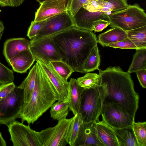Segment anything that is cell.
<instances>
[{
  "label": "cell",
  "instance_id": "obj_1",
  "mask_svg": "<svg viewBox=\"0 0 146 146\" xmlns=\"http://www.w3.org/2000/svg\"><path fill=\"white\" fill-rule=\"evenodd\" d=\"M61 60L74 72L84 73L83 66L97 38L92 31L74 26L52 35Z\"/></svg>",
  "mask_w": 146,
  "mask_h": 146
},
{
  "label": "cell",
  "instance_id": "obj_2",
  "mask_svg": "<svg viewBox=\"0 0 146 146\" xmlns=\"http://www.w3.org/2000/svg\"><path fill=\"white\" fill-rule=\"evenodd\" d=\"M98 70L102 84L106 90L105 101L117 104L135 117L139 96L135 90L130 74L119 66H110L104 70Z\"/></svg>",
  "mask_w": 146,
  "mask_h": 146
},
{
  "label": "cell",
  "instance_id": "obj_3",
  "mask_svg": "<svg viewBox=\"0 0 146 146\" xmlns=\"http://www.w3.org/2000/svg\"><path fill=\"white\" fill-rule=\"evenodd\" d=\"M36 72L34 90L29 101L24 103L19 116L22 122L33 124L58 100L54 86L38 62L36 63Z\"/></svg>",
  "mask_w": 146,
  "mask_h": 146
},
{
  "label": "cell",
  "instance_id": "obj_4",
  "mask_svg": "<svg viewBox=\"0 0 146 146\" xmlns=\"http://www.w3.org/2000/svg\"><path fill=\"white\" fill-rule=\"evenodd\" d=\"M106 95L105 88L102 84L94 88L84 89L79 113L83 121L96 122L99 120Z\"/></svg>",
  "mask_w": 146,
  "mask_h": 146
},
{
  "label": "cell",
  "instance_id": "obj_5",
  "mask_svg": "<svg viewBox=\"0 0 146 146\" xmlns=\"http://www.w3.org/2000/svg\"><path fill=\"white\" fill-rule=\"evenodd\" d=\"M108 17L111 27H117L125 31L146 25L144 10L137 4L111 13Z\"/></svg>",
  "mask_w": 146,
  "mask_h": 146
},
{
  "label": "cell",
  "instance_id": "obj_6",
  "mask_svg": "<svg viewBox=\"0 0 146 146\" xmlns=\"http://www.w3.org/2000/svg\"><path fill=\"white\" fill-rule=\"evenodd\" d=\"M24 103L23 90L16 86L0 100V124L7 125L19 117Z\"/></svg>",
  "mask_w": 146,
  "mask_h": 146
},
{
  "label": "cell",
  "instance_id": "obj_7",
  "mask_svg": "<svg viewBox=\"0 0 146 146\" xmlns=\"http://www.w3.org/2000/svg\"><path fill=\"white\" fill-rule=\"evenodd\" d=\"M101 115L102 119L110 126L117 129H131L135 117L115 103L104 101Z\"/></svg>",
  "mask_w": 146,
  "mask_h": 146
},
{
  "label": "cell",
  "instance_id": "obj_8",
  "mask_svg": "<svg viewBox=\"0 0 146 146\" xmlns=\"http://www.w3.org/2000/svg\"><path fill=\"white\" fill-rule=\"evenodd\" d=\"M74 117L62 119L57 124L38 131L42 146H65L66 137Z\"/></svg>",
  "mask_w": 146,
  "mask_h": 146
},
{
  "label": "cell",
  "instance_id": "obj_9",
  "mask_svg": "<svg viewBox=\"0 0 146 146\" xmlns=\"http://www.w3.org/2000/svg\"><path fill=\"white\" fill-rule=\"evenodd\" d=\"M30 42L29 49L35 61L48 64L52 61L61 60L52 35L33 38Z\"/></svg>",
  "mask_w": 146,
  "mask_h": 146
},
{
  "label": "cell",
  "instance_id": "obj_10",
  "mask_svg": "<svg viewBox=\"0 0 146 146\" xmlns=\"http://www.w3.org/2000/svg\"><path fill=\"white\" fill-rule=\"evenodd\" d=\"M14 146H42L38 131L15 120L7 125Z\"/></svg>",
  "mask_w": 146,
  "mask_h": 146
},
{
  "label": "cell",
  "instance_id": "obj_11",
  "mask_svg": "<svg viewBox=\"0 0 146 146\" xmlns=\"http://www.w3.org/2000/svg\"><path fill=\"white\" fill-rule=\"evenodd\" d=\"M73 26L72 16L68 11L64 12L47 19L37 35L33 38L52 35Z\"/></svg>",
  "mask_w": 146,
  "mask_h": 146
},
{
  "label": "cell",
  "instance_id": "obj_12",
  "mask_svg": "<svg viewBox=\"0 0 146 146\" xmlns=\"http://www.w3.org/2000/svg\"><path fill=\"white\" fill-rule=\"evenodd\" d=\"M35 13L34 21H38L60 13L68 11L70 4L68 0L45 1L40 4Z\"/></svg>",
  "mask_w": 146,
  "mask_h": 146
},
{
  "label": "cell",
  "instance_id": "obj_13",
  "mask_svg": "<svg viewBox=\"0 0 146 146\" xmlns=\"http://www.w3.org/2000/svg\"><path fill=\"white\" fill-rule=\"evenodd\" d=\"M36 61L52 84L58 96V101L68 102V82L65 81L56 71L50 63L46 64L39 60Z\"/></svg>",
  "mask_w": 146,
  "mask_h": 146
},
{
  "label": "cell",
  "instance_id": "obj_14",
  "mask_svg": "<svg viewBox=\"0 0 146 146\" xmlns=\"http://www.w3.org/2000/svg\"><path fill=\"white\" fill-rule=\"evenodd\" d=\"M108 15L106 12L91 11L83 6L72 17L74 26L92 31V25L95 21L100 19L109 20Z\"/></svg>",
  "mask_w": 146,
  "mask_h": 146
},
{
  "label": "cell",
  "instance_id": "obj_15",
  "mask_svg": "<svg viewBox=\"0 0 146 146\" xmlns=\"http://www.w3.org/2000/svg\"><path fill=\"white\" fill-rule=\"evenodd\" d=\"M95 122L83 121L74 146H102L97 136Z\"/></svg>",
  "mask_w": 146,
  "mask_h": 146
},
{
  "label": "cell",
  "instance_id": "obj_16",
  "mask_svg": "<svg viewBox=\"0 0 146 146\" xmlns=\"http://www.w3.org/2000/svg\"><path fill=\"white\" fill-rule=\"evenodd\" d=\"M128 6L127 0H96L83 7L91 11L106 12L108 15L112 11L124 9Z\"/></svg>",
  "mask_w": 146,
  "mask_h": 146
},
{
  "label": "cell",
  "instance_id": "obj_17",
  "mask_svg": "<svg viewBox=\"0 0 146 146\" xmlns=\"http://www.w3.org/2000/svg\"><path fill=\"white\" fill-rule=\"evenodd\" d=\"M84 89L79 85L76 79H70L68 90V102L70 110L74 115L79 113L82 95Z\"/></svg>",
  "mask_w": 146,
  "mask_h": 146
},
{
  "label": "cell",
  "instance_id": "obj_18",
  "mask_svg": "<svg viewBox=\"0 0 146 146\" xmlns=\"http://www.w3.org/2000/svg\"><path fill=\"white\" fill-rule=\"evenodd\" d=\"M95 123L97 136L102 146H119L115 133L110 126L102 119Z\"/></svg>",
  "mask_w": 146,
  "mask_h": 146
},
{
  "label": "cell",
  "instance_id": "obj_19",
  "mask_svg": "<svg viewBox=\"0 0 146 146\" xmlns=\"http://www.w3.org/2000/svg\"><path fill=\"white\" fill-rule=\"evenodd\" d=\"M35 59L30 49L19 53L7 62L13 70L18 73H25L32 66Z\"/></svg>",
  "mask_w": 146,
  "mask_h": 146
},
{
  "label": "cell",
  "instance_id": "obj_20",
  "mask_svg": "<svg viewBox=\"0 0 146 146\" xmlns=\"http://www.w3.org/2000/svg\"><path fill=\"white\" fill-rule=\"evenodd\" d=\"M30 42L25 38H10L4 43L3 54L7 61L19 53L29 49Z\"/></svg>",
  "mask_w": 146,
  "mask_h": 146
},
{
  "label": "cell",
  "instance_id": "obj_21",
  "mask_svg": "<svg viewBox=\"0 0 146 146\" xmlns=\"http://www.w3.org/2000/svg\"><path fill=\"white\" fill-rule=\"evenodd\" d=\"M98 42L103 47L108 46L111 43L116 42L127 38L126 31L117 27H112L106 31L99 35Z\"/></svg>",
  "mask_w": 146,
  "mask_h": 146
},
{
  "label": "cell",
  "instance_id": "obj_22",
  "mask_svg": "<svg viewBox=\"0 0 146 146\" xmlns=\"http://www.w3.org/2000/svg\"><path fill=\"white\" fill-rule=\"evenodd\" d=\"M36 72L35 64L30 70L26 78L18 86L23 90L24 103L29 102L31 98L35 85Z\"/></svg>",
  "mask_w": 146,
  "mask_h": 146
},
{
  "label": "cell",
  "instance_id": "obj_23",
  "mask_svg": "<svg viewBox=\"0 0 146 146\" xmlns=\"http://www.w3.org/2000/svg\"><path fill=\"white\" fill-rule=\"evenodd\" d=\"M110 127L115 133L119 146H139L131 129Z\"/></svg>",
  "mask_w": 146,
  "mask_h": 146
},
{
  "label": "cell",
  "instance_id": "obj_24",
  "mask_svg": "<svg viewBox=\"0 0 146 146\" xmlns=\"http://www.w3.org/2000/svg\"><path fill=\"white\" fill-rule=\"evenodd\" d=\"M126 32L127 37L138 49L146 48V25Z\"/></svg>",
  "mask_w": 146,
  "mask_h": 146
},
{
  "label": "cell",
  "instance_id": "obj_25",
  "mask_svg": "<svg viewBox=\"0 0 146 146\" xmlns=\"http://www.w3.org/2000/svg\"><path fill=\"white\" fill-rule=\"evenodd\" d=\"M145 68H146V48L137 49L127 72L130 74Z\"/></svg>",
  "mask_w": 146,
  "mask_h": 146
},
{
  "label": "cell",
  "instance_id": "obj_26",
  "mask_svg": "<svg viewBox=\"0 0 146 146\" xmlns=\"http://www.w3.org/2000/svg\"><path fill=\"white\" fill-rule=\"evenodd\" d=\"M73 117L66 137L68 144L70 146H74L80 127L83 121L82 115L80 113L76 114Z\"/></svg>",
  "mask_w": 146,
  "mask_h": 146
},
{
  "label": "cell",
  "instance_id": "obj_27",
  "mask_svg": "<svg viewBox=\"0 0 146 146\" xmlns=\"http://www.w3.org/2000/svg\"><path fill=\"white\" fill-rule=\"evenodd\" d=\"M70 110L68 102L58 101L50 107V117L54 120L59 121L66 118Z\"/></svg>",
  "mask_w": 146,
  "mask_h": 146
},
{
  "label": "cell",
  "instance_id": "obj_28",
  "mask_svg": "<svg viewBox=\"0 0 146 146\" xmlns=\"http://www.w3.org/2000/svg\"><path fill=\"white\" fill-rule=\"evenodd\" d=\"M79 85L85 89L94 88L102 85L100 76L96 73L88 72L84 76L77 79Z\"/></svg>",
  "mask_w": 146,
  "mask_h": 146
},
{
  "label": "cell",
  "instance_id": "obj_29",
  "mask_svg": "<svg viewBox=\"0 0 146 146\" xmlns=\"http://www.w3.org/2000/svg\"><path fill=\"white\" fill-rule=\"evenodd\" d=\"M100 58L97 46L93 48L83 66L84 73L98 69L100 65Z\"/></svg>",
  "mask_w": 146,
  "mask_h": 146
},
{
  "label": "cell",
  "instance_id": "obj_30",
  "mask_svg": "<svg viewBox=\"0 0 146 146\" xmlns=\"http://www.w3.org/2000/svg\"><path fill=\"white\" fill-rule=\"evenodd\" d=\"M131 129L139 146H146V122L134 121Z\"/></svg>",
  "mask_w": 146,
  "mask_h": 146
},
{
  "label": "cell",
  "instance_id": "obj_31",
  "mask_svg": "<svg viewBox=\"0 0 146 146\" xmlns=\"http://www.w3.org/2000/svg\"><path fill=\"white\" fill-rule=\"evenodd\" d=\"M51 65L62 78L66 82L74 72L72 68L62 60H56L50 62Z\"/></svg>",
  "mask_w": 146,
  "mask_h": 146
},
{
  "label": "cell",
  "instance_id": "obj_32",
  "mask_svg": "<svg viewBox=\"0 0 146 146\" xmlns=\"http://www.w3.org/2000/svg\"><path fill=\"white\" fill-rule=\"evenodd\" d=\"M14 79L13 71L0 62V84H5L13 82Z\"/></svg>",
  "mask_w": 146,
  "mask_h": 146
},
{
  "label": "cell",
  "instance_id": "obj_33",
  "mask_svg": "<svg viewBox=\"0 0 146 146\" xmlns=\"http://www.w3.org/2000/svg\"><path fill=\"white\" fill-rule=\"evenodd\" d=\"M94 0H72L68 11L72 17L81 7Z\"/></svg>",
  "mask_w": 146,
  "mask_h": 146
},
{
  "label": "cell",
  "instance_id": "obj_34",
  "mask_svg": "<svg viewBox=\"0 0 146 146\" xmlns=\"http://www.w3.org/2000/svg\"><path fill=\"white\" fill-rule=\"evenodd\" d=\"M46 20L38 21H32L28 30L27 36L31 40L35 37L41 28Z\"/></svg>",
  "mask_w": 146,
  "mask_h": 146
},
{
  "label": "cell",
  "instance_id": "obj_35",
  "mask_svg": "<svg viewBox=\"0 0 146 146\" xmlns=\"http://www.w3.org/2000/svg\"><path fill=\"white\" fill-rule=\"evenodd\" d=\"M108 46L123 49H138L131 40L127 37L118 42L111 43Z\"/></svg>",
  "mask_w": 146,
  "mask_h": 146
},
{
  "label": "cell",
  "instance_id": "obj_36",
  "mask_svg": "<svg viewBox=\"0 0 146 146\" xmlns=\"http://www.w3.org/2000/svg\"><path fill=\"white\" fill-rule=\"evenodd\" d=\"M16 86L13 82L1 84L0 100L6 97L14 89Z\"/></svg>",
  "mask_w": 146,
  "mask_h": 146
},
{
  "label": "cell",
  "instance_id": "obj_37",
  "mask_svg": "<svg viewBox=\"0 0 146 146\" xmlns=\"http://www.w3.org/2000/svg\"><path fill=\"white\" fill-rule=\"evenodd\" d=\"M110 24V22L109 20L99 19L93 23L92 31H94L95 32H101Z\"/></svg>",
  "mask_w": 146,
  "mask_h": 146
},
{
  "label": "cell",
  "instance_id": "obj_38",
  "mask_svg": "<svg viewBox=\"0 0 146 146\" xmlns=\"http://www.w3.org/2000/svg\"><path fill=\"white\" fill-rule=\"evenodd\" d=\"M141 87L143 88H146V68L142 69L135 72Z\"/></svg>",
  "mask_w": 146,
  "mask_h": 146
},
{
  "label": "cell",
  "instance_id": "obj_39",
  "mask_svg": "<svg viewBox=\"0 0 146 146\" xmlns=\"http://www.w3.org/2000/svg\"><path fill=\"white\" fill-rule=\"evenodd\" d=\"M8 6L10 7H17L21 5L25 0H5Z\"/></svg>",
  "mask_w": 146,
  "mask_h": 146
},
{
  "label": "cell",
  "instance_id": "obj_40",
  "mask_svg": "<svg viewBox=\"0 0 146 146\" xmlns=\"http://www.w3.org/2000/svg\"><path fill=\"white\" fill-rule=\"evenodd\" d=\"M4 29L5 27L2 21H0V40L1 39L3 34Z\"/></svg>",
  "mask_w": 146,
  "mask_h": 146
},
{
  "label": "cell",
  "instance_id": "obj_41",
  "mask_svg": "<svg viewBox=\"0 0 146 146\" xmlns=\"http://www.w3.org/2000/svg\"><path fill=\"white\" fill-rule=\"evenodd\" d=\"M6 143L0 132V146H6Z\"/></svg>",
  "mask_w": 146,
  "mask_h": 146
},
{
  "label": "cell",
  "instance_id": "obj_42",
  "mask_svg": "<svg viewBox=\"0 0 146 146\" xmlns=\"http://www.w3.org/2000/svg\"><path fill=\"white\" fill-rule=\"evenodd\" d=\"M0 6L2 7L8 6V5L6 0H0Z\"/></svg>",
  "mask_w": 146,
  "mask_h": 146
},
{
  "label": "cell",
  "instance_id": "obj_43",
  "mask_svg": "<svg viewBox=\"0 0 146 146\" xmlns=\"http://www.w3.org/2000/svg\"><path fill=\"white\" fill-rule=\"evenodd\" d=\"M40 4L41 3H42L43 2L45 1H55V0H36ZM72 0H68L70 4V5L71 2Z\"/></svg>",
  "mask_w": 146,
  "mask_h": 146
},
{
  "label": "cell",
  "instance_id": "obj_44",
  "mask_svg": "<svg viewBox=\"0 0 146 146\" xmlns=\"http://www.w3.org/2000/svg\"><path fill=\"white\" fill-rule=\"evenodd\" d=\"M1 11V10H0V12Z\"/></svg>",
  "mask_w": 146,
  "mask_h": 146
}]
</instances>
